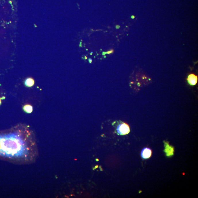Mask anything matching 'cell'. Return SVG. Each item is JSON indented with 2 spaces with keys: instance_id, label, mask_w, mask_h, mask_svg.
Returning <instances> with one entry per match:
<instances>
[{
  "instance_id": "obj_9",
  "label": "cell",
  "mask_w": 198,
  "mask_h": 198,
  "mask_svg": "<svg viewBox=\"0 0 198 198\" xmlns=\"http://www.w3.org/2000/svg\"><path fill=\"white\" fill-rule=\"evenodd\" d=\"M116 29H119V28H120V26H119V25H117V26H116Z\"/></svg>"
},
{
  "instance_id": "obj_5",
  "label": "cell",
  "mask_w": 198,
  "mask_h": 198,
  "mask_svg": "<svg viewBox=\"0 0 198 198\" xmlns=\"http://www.w3.org/2000/svg\"><path fill=\"white\" fill-rule=\"evenodd\" d=\"M152 155V151L150 148L145 147L142 150L141 152V156L143 159H147L151 157Z\"/></svg>"
},
{
  "instance_id": "obj_10",
  "label": "cell",
  "mask_w": 198,
  "mask_h": 198,
  "mask_svg": "<svg viewBox=\"0 0 198 198\" xmlns=\"http://www.w3.org/2000/svg\"><path fill=\"white\" fill-rule=\"evenodd\" d=\"M131 18H132V19H134V18H135V16H131Z\"/></svg>"
},
{
  "instance_id": "obj_7",
  "label": "cell",
  "mask_w": 198,
  "mask_h": 198,
  "mask_svg": "<svg viewBox=\"0 0 198 198\" xmlns=\"http://www.w3.org/2000/svg\"><path fill=\"white\" fill-rule=\"evenodd\" d=\"M24 110L28 113H30L32 111V107L30 105L26 106L24 107Z\"/></svg>"
},
{
  "instance_id": "obj_1",
  "label": "cell",
  "mask_w": 198,
  "mask_h": 198,
  "mask_svg": "<svg viewBox=\"0 0 198 198\" xmlns=\"http://www.w3.org/2000/svg\"><path fill=\"white\" fill-rule=\"evenodd\" d=\"M39 156L36 139L28 130L0 135V157L17 164L34 163Z\"/></svg>"
},
{
  "instance_id": "obj_12",
  "label": "cell",
  "mask_w": 198,
  "mask_h": 198,
  "mask_svg": "<svg viewBox=\"0 0 198 198\" xmlns=\"http://www.w3.org/2000/svg\"><path fill=\"white\" fill-rule=\"evenodd\" d=\"M89 62H90V63H91V62H92V59H89Z\"/></svg>"
},
{
  "instance_id": "obj_4",
  "label": "cell",
  "mask_w": 198,
  "mask_h": 198,
  "mask_svg": "<svg viewBox=\"0 0 198 198\" xmlns=\"http://www.w3.org/2000/svg\"><path fill=\"white\" fill-rule=\"evenodd\" d=\"M187 80L189 84L191 86L196 85L197 83L198 76L194 74H191L188 76Z\"/></svg>"
},
{
  "instance_id": "obj_2",
  "label": "cell",
  "mask_w": 198,
  "mask_h": 198,
  "mask_svg": "<svg viewBox=\"0 0 198 198\" xmlns=\"http://www.w3.org/2000/svg\"><path fill=\"white\" fill-rule=\"evenodd\" d=\"M116 133L119 135H127L130 132L129 126L127 124L120 121L118 122L116 127Z\"/></svg>"
},
{
  "instance_id": "obj_3",
  "label": "cell",
  "mask_w": 198,
  "mask_h": 198,
  "mask_svg": "<svg viewBox=\"0 0 198 198\" xmlns=\"http://www.w3.org/2000/svg\"><path fill=\"white\" fill-rule=\"evenodd\" d=\"M164 150L166 156L167 157H171L174 155V147L170 145L168 142L164 141Z\"/></svg>"
},
{
  "instance_id": "obj_13",
  "label": "cell",
  "mask_w": 198,
  "mask_h": 198,
  "mask_svg": "<svg viewBox=\"0 0 198 198\" xmlns=\"http://www.w3.org/2000/svg\"><path fill=\"white\" fill-rule=\"evenodd\" d=\"M0 103H1V101H0Z\"/></svg>"
},
{
  "instance_id": "obj_8",
  "label": "cell",
  "mask_w": 198,
  "mask_h": 198,
  "mask_svg": "<svg viewBox=\"0 0 198 198\" xmlns=\"http://www.w3.org/2000/svg\"><path fill=\"white\" fill-rule=\"evenodd\" d=\"M114 50H110V51H107V52H106V53L107 54H110L111 53H112L113 52H114Z\"/></svg>"
},
{
  "instance_id": "obj_6",
  "label": "cell",
  "mask_w": 198,
  "mask_h": 198,
  "mask_svg": "<svg viewBox=\"0 0 198 198\" xmlns=\"http://www.w3.org/2000/svg\"><path fill=\"white\" fill-rule=\"evenodd\" d=\"M26 84L28 86H32L34 84V81L32 79H28L26 80Z\"/></svg>"
},
{
  "instance_id": "obj_11",
  "label": "cell",
  "mask_w": 198,
  "mask_h": 198,
  "mask_svg": "<svg viewBox=\"0 0 198 198\" xmlns=\"http://www.w3.org/2000/svg\"><path fill=\"white\" fill-rule=\"evenodd\" d=\"M106 54V52H103V53H102V54H103V55H105V54Z\"/></svg>"
}]
</instances>
